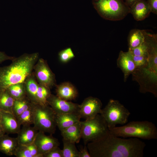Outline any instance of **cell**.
<instances>
[{
    "label": "cell",
    "instance_id": "cell-2",
    "mask_svg": "<svg viewBox=\"0 0 157 157\" xmlns=\"http://www.w3.org/2000/svg\"><path fill=\"white\" fill-rule=\"evenodd\" d=\"M39 53H25L12 61L9 65L0 67V92L9 86L24 82L33 72Z\"/></svg>",
    "mask_w": 157,
    "mask_h": 157
},
{
    "label": "cell",
    "instance_id": "cell-36",
    "mask_svg": "<svg viewBox=\"0 0 157 157\" xmlns=\"http://www.w3.org/2000/svg\"><path fill=\"white\" fill-rule=\"evenodd\" d=\"M79 157H91L86 145L81 148L79 151Z\"/></svg>",
    "mask_w": 157,
    "mask_h": 157
},
{
    "label": "cell",
    "instance_id": "cell-23",
    "mask_svg": "<svg viewBox=\"0 0 157 157\" xmlns=\"http://www.w3.org/2000/svg\"><path fill=\"white\" fill-rule=\"evenodd\" d=\"M32 103L26 97L23 98L15 100L12 109V113L17 117L29 108Z\"/></svg>",
    "mask_w": 157,
    "mask_h": 157
},
{
    "label": "cell",
    "instance_id": "cell-32",
    "mask_svg": "<svg viewBox=\"0 0 157 157\" xmlns=\"http://www.w3.org/2000/svg\"><path fill=\"white\" fill-rule=\"evenodd\" d=\"M43 157H63L62 150L58 147L51 149L43 155Z\"/></svg>",
    "mask_w": 157,
    "mask_h": 157
},
{
    "label": "cell",
    "instance_id": "cell-38",
    "mask_svg": "<svg viewBox=\"0 0 157 157\" xmlns=\"http://www.w3.org/2000/svg\"><path fill=\"white\" fill-rule=\"evenodd\" d=\"M5 132L1 124H0V136L5 134Z\"/></svg>",
    "mask_w": 157,
    "mask_h": 157
},
{
    "label": "cell",
    "instance_id": "cell-25",
    "mask_svg": "<svg viewBox=\"0 0 157 157\" xmlns=\"http://www.w3.org/2000/svg\"><path fill=\"white\" fill-rule=\"evenodd\" d=\"M6 90L15 100L22 99L26 97L24 83L11 85Z\"/></svg>",
    "mask_w": 157,
    "mask_h": 157
},
{
    "label": "cell",
    "instance_id": "cell-27",
    "mask_svg": "<svg viewBox=\"0 0 157 157\" xmlns=\"http://www.w3.org/2000/svg\"><path fill=\"white\" fill-rule=\"evenodd\" d=\"M63 147L62 150L63 157H79V151L75 143L63 139Z\"/></svg>",
    "mask_w": 157,
    "mask_h": 157
},
{
    "label": "cell",
    "instance_id": "cell-7",
    "mask_svg": "<svg viewBox=\"0 0 157 157\" xmlns=\"http://www.w3.org/2000/svg\"><path fill=\"white\" fill-rule=\"evenodd\" d=\"M34 126L39 131L53 135L56 130V114L49 105L34 104Z\"/></svg>",
    "mask_w": 157,
    "mask_h": 157
},
{
    "label": "cell",
    "instance_id": "cell-10",
    "mask_svg": "<svg viewBox=\"0 0 157 157\" xmlns=\"http://www.w3.org/2000/svg\"><path fill=\"white\" fill-rule=\"evenodd\" d=\"M102 104L99 98L90 96L79 104V113L81 118L85 120L92 119L100 114Z\"/></svg>",
    "mask_w": 157,
    "mask_h": 157
},
{
    "label": "cell",
    "instance_id": "cell-30",
    "mask_svg": "<svg viewBox=\"0 0 157 157\" xmlns=\"http://www.w3.org/2000/svg\"><path fill=\"white\" fill-rule=\"evenodd\" d=\"M132 56L136 69L142 68L146 67L147 65L148 61V57L133 55H132Z\"/></svg>",
    "mask_w": 157,
    "mask_h": 157
},
{
    "label": "cell",
    "instance_id": "cell-17",
    "mask_svg": "<svg viewBox=\"0 0 157 157\" xmlns=\"http://www.w3.org/2000/svg\"><path fill=\"white\" fill-rule=\"evenodd\" d=\"M151 13L150 8L145 0H141L130 8V13L137 21L144 20Z\"/></svg>",
    "mask_w": 157,
    "mask_h": 157
},
{
    "label": "cell",
    "instance_id": "cell-24",
    "mask_svg": "<svg viewBox=\"0 0 157 157\" xmlns=\"http://www.w3.org/2000/svg\"><path fill=\"white\" fill-rule=\"evenodd\" d=\"M34 116V104L17 117L20 125L22 126L33 124Z\"/></svg>",
    "mask_w": 157,
    "mask_h": 157
},
{
    "label": "cell",
    "instance_id": "cell-8",
    "mask_svg": "<svg viewBox=\"0 0 157 157\" xmlns=\"http://www.w3.org/2000/svg\"><path fill=\"white\" fill-rule=\"evenodd\" d=\"M33 73L38 83L51 89L56 86V80L54 74L46 60L39 58L35 64Z\"/></svg>",
    "mask_w": 157,
    "mask_h": 157
},
{
    "label": "cell",
    "instance_id": "cell-5",
    "mask_svg": "<svg viewBox=\"0 0 157 157\" xmlns=\"http://www.w3.org/2000/svg\"><path fill=\"white\" fill-rule=\"evenodd\" d=\"M130 114L129 110L119 101L111 99L104 108L101 109L100 114L109 129L117 124L126 123Z\"/></svg>",
    "mask_w": 157,
    "mask_h": 157
},
{
    "label": "cell",
    "instance_id": "cell-9",
    "mask_svg": "<svg viewBox=\"0 0 157 157\" xmlns=\"http://www.w3.org/2000/svg\"><path fill=\"white\" fill-rule=\"evenodd\" d=\"M47 102L56 115L79 113V104L63 99L56 95L51 94L48 98Z\"/></svg>",
    "mask_w": 157,
    "mask_h": 157
},
{
    "label": "cell",
    "instance_id": "cell-13",
    "mask_svg": "<svg viewBox=\"0 0 157 157\" xmlns=\"http://www.w3.org/2000/svg\"><path fill=\"white\" fill-rule=\"evenodd\" d=\"M1 111V124L5 133L17 134L21 129V125L17 117L12 113Z\"/></svg>",
    "mask_w": 157,
    "mask_h": 157
},
{
    "label": "cell",
    "instance_id": "cell-11",
    "mask_svg": "<svg viewBox=\"0 0 157 157\" xmlns=\"http://www.w3.org/2000/svg\"><path fill=\"white\" fill-rule=\"evenodd\" d=\"M34 142L39 153L43 155L53 148L58 147L60 144L58 139L53 137L52 135H47L44 132L39 131Z\"/></svg>",
    "mask_w": 157,
    "mask_h": 157
},
{
    "label": "cell",
    "instance_id": "cell-3",
    "mask_svg": "<svg viewBox=\"0 0 157 157\" xmlns=\"http://www.w3.org/2000/svg\"><path fill=\"white\" fill-rule=\"evenodd\" d=\"M113 135L124 138H135L145 140L157 139V129L155 124L147 121H133L120 126L109 129Z\"/></svg>",
    "mask_w": 157,
    "mask_h": 157
},
{
    "label": "cell",
    "instance_id": "cell-35",
    "mask_svg": "<svg viewBox=\"0 0 157 157\" xmlns=\"http://www.w3.org/2000/svg\"><path fill=\"white\" fill-rule=\"evenodd\" d=\"M15 57L7 55L4 52L0 51V64L7 60L12 61Z\"/></svg>",
    "mask_w": 157,
    "mask_h": 157
},
{
    "label": "cell",
    "instance_id": "cell-1",
    "mask_svg": "<svg viewBox=\"0 0 157 157\" xmlns=\"http://www.w3.org/2000/svg\"><path fill=\"white\" fill-rule=\"evenodd\" d=\"M87 144L91 157H142L146 146L145 142L139 138H121L109 131Z\"/></svg>",
    "mask_w": 157,
    "mask_h": 157
},
{
    "label": "cell",
    "instance_id": "cell-18",
    "mask_svg": "<svg viewBox=\"0 0 157 157\" xmlns=\"http://www.w3.org/2000/svg\"><path fill=\"white\" fill-rule=\"evenodd\" d=\"M18 145L16 138L5 134L0 136V151L7 155H14Z\"/></svg>",
    "mask_w": 157,
    "mask_h": 157
},
{
    "label": "cell",
    "instance_id": "cell-16",
    "mask_svg": "<svg viewBox=\"0 0 157 157\" xmlns=\"http://www.w3.org/2000/svg\"><path fill=\"white\" fill-rule=\"evenodd\" d=\"M38 131L31 125L22 126L16 138L19 144L26 145L34 142Z\"/></svg>",
    "mask_w": 157,
    "mask_h": 157
},
{
    "label": "cell",
    "instance_id": "cell-22",
    "mask_svg": "<svg viewBox=\"0 0 157 157\" xmlns=\"http://www.w3.org/2000/svg\"><path fill=\"white\" fill-rule=\"evenodd\" d=\"M15 100L6 89L0 92V109L13 113L12 109Z\"/></svg>",
    "mask_w": 157,
    "mask_h": 157
},
{
    "label": "cell",
    "instance_id": "cell-39",
    "mask_svg": "<svg viewBox=\"0 0 157 157\" xmlns=\"http://www.w3.org/2000/svg\"><path fill=\"white\" fill-rule=\"evenodd\" d=\"M2 116V112L1 110L0 109V124H1V122Z\"/></svg>",
    "mask_w": 157,
    "mask_h": 157
},
{
    "label": "cell",
    "instance_id": "cell-28",
    "mask_svg": "<svg viewBox=\"0 0 157 157\" xmlns=\"http://www.w3.org/2000/svg\"><path fill=\"white\" fill-rule=\"evenodd\" d=\"M128 51L133 55L148 57V47L147 40L145 38L144 42L140 45Z\"/></svg>",
    "mask_w": 157,
    "mask_h": 157
},
{
    "label": "cell",
    "instance_id": "cell-19",
    "mask_svg": "<svg viewBox=\"0 0 157 157\" xmlns=\"http://www.w3.org/2000/svg\"><path fill=\"white\" fill-rule=\"evenodd\" d=\"M81 121L61 131L63 139L75 143L81 138Z\"/></svg>",
    "mask_w": 157,
    "mask_h": 157
},
{
    "label": "cell",
    "instance_id": "cell-29",
    "mask_svg": "<svg viewBox=\"0 0 157 157\" xmlns=\"http://www.w3.org/2000/svg\"><path fill=\"white\" fill-rule=\"evenodd\" d=\"M58 58L60 62L66 63L75 57V55L71 48H67L60 51L58 54Z\"/></svg>",
    "mask_w": 157,
    "mask_h": 157
},
{
    "label": "cell",
    "instance_id": "cell-6",
    "mask_svg": "<svg viewBox=\"0 0 157 157\" xmlns=\"http://www.w3.org/2000/svg\"><path fill=\"white\" fill-rule=\"evenodd\" d=\"M81 138L85 145L102 137L109 131L104 119L100 114L94 118L81 121Z\"/></svg>",
    "mask_w": 157,
    "mask_h": 157
},
{
    "label": "cell",
    "instance_id": "cell-4",
    "mask_svg": "<svg viewBox=\"0 0 157 157\" xmlns=\"http://www.w3.org/2000/svg\"><path fill=\"white\" fill-rule=\"evenodd\" d=\"M93 4L99 15L107 20H121L130 13V7L122 0H93Z\"/></svg>",
    "mask_w": 157,
    "mask_h": 157
},
{
    "label": "cell",
    "instance_id": "cell-20",
    "mask_svg": "<svg viewBox=\"0 0 157 157\" xmlns=\"http://www.w3.org/2000/svg\"><path fill=\"white\" fill-rule=\"evenodd\" d=\"M24 83L27 97L32 104H37L36 94L38 83L33 72L26 79Z\"/></svg>",
    "mask_w": 157,
    "mask_h": 157
},
{
    "label": "cell",
    "instance_id": "cell-31",
    "mask_svg": "<svg viewBox=\"0 0 157 157\" xmlns=\"http://www.w3.org/2000/svg\"><path fill=\"white\" fill-rule=\"evenodd\" d=\"M14 155L17 157H32L30 151L25 145L19 144L16 149Z\"/></svg>",
    "mask_w": 157,
    "mask_h": 157
},
{
    "label": "cell",
    "instance_id": "cell-37",
    "mask_svg": "<svg viewBox=\"0 0 157 157\" xmlns=\"http://www.w3.org/2000/svg\"><path fill=\"white\" fill-rule=\"evenodd\" d=\"M141 0H125L126 4L130 8L137 2Z\"/></svg>",
    "mask_w": 157,
    "mask_h": 157
},
{
    "label": "cell",
    "instance_id": "cell-34",
    "mask_svg": "<svg viewBox=\"0 0 157 157\" xmlns=\"http://www.w3.org/2000/svg\"><path fill=\"white\" fill-rule=\"evenodd\" d=\"M147 3L150 8L151 12L157 14V0H147Z\"/></svg>",
    "mask_w": 157,
    "mask_h": 157
},
{
    "label": "cell",
    "instance_id": "cell-12",
    "mask_svg": "<svg viewBox=\"0 0 157 157\" xmlns=\"http://www.w3.org/2000/svg\"><path fill=\"white\" fill-rule=\"evenodd\" d=\"M117 64L123 73L124 82L136 69L132 55L129 51L127 52L120 51L117 60Z\"/></svg>",
    "mask_w": 157,
    "mask_h": 157
},
{
    "label": "cell",
    "instance_id": "cell-15",
    "mask_svg": "<svg viewBox=\"0 0 157 157\" xmlns=\"http://www.w3.org/2000/svg\"><path fill=\"white\" fill-rule=\"evenodd\" d=\"M81 119L79 113L56 114V126L61 131L79 122Z\"/></svg>",
    "mask_w": 157,
    "mask_h": 157
},
{
    "label": "cell",
    "instance_id": "cell-33",
    "mask_svg": "<svg viewBox=\"0 0 157 157\" xmlns=\"http://www.w3.org/2000/svg\"><path fill=\"white\" fill-rule=\"evenodd\" d=\"M25 145L28 148L32 157H43L42 155L39 153L37 147L34 142Z\"/></svg>",
    "mask_w": 157,
    "mask_h": 157
},
{
    "label": "cell",
    "instance_id": "cell-21",
    "mask_svg": "<svg viewBox=\"0 0 157 157\" xmlns=\"http://www.w3.org/2000/svg\"><path fill=\"white\" fill-rule=\"evenodd\" d=\"M145 39L144 30L134 29L130 32L128 38L129 50L133 49L143 42Z\"/></svg>",
    "mask_w": 157,
    "mask_h": 157
},
{
    "label": "cell",
    "instance_id": "cell-26",
    "mask_svg": "<svg viewBox=\"0 0 157 157\" xmlns=\"http://www.w3.org/2000/svg\"><path fill=\"white\" fill-rule=\"evenodd\" d=\"M50 89L48 87L38 83L36 94L37 104L48 105L47 99L51 94Z\"/></svg>",
    "mask_w": 157,
    "mask_h": 157
},
{
    "label": "cell",
    "instance_id": "cell-14",
    "mask_svg": "<svg viewBox=\"0 0 157 157\" xmlns=\"http://www.w3.org/2000/svg\"><path fill=\"white\" fill-rule=\"evenodd\" d=\"M56 95L59 98L68 101L74 100L78 96L76 88L69 82H63L56 86Z\"/></svg>",
    "mask_w": 157,
    "mask_h": 157
}]
</instances>
